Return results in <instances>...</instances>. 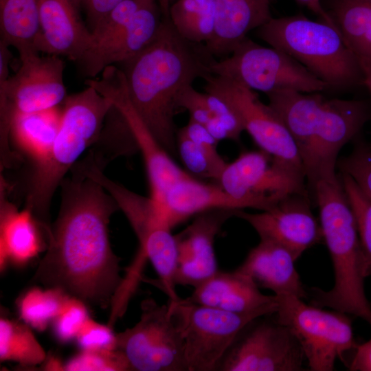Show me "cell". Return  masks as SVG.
<instances>
[{"label": "cell", "mask_w": 371, "mask_h": 371, "mask_svg": "<svg viewBox=\"0 0 371 371\" xmlns=\"http://www.w3.org/2000/svg\"><path fill=\"white\" fill-rule=\"evenodd\" d=\"M60 209L46 234L45 253L32 279L45 288L110 307L123 278L109 239L113 196L78 161L62 181Z\"/></svg>", "instance_id": "obj_1"}, {"label": "cell", "mask_w": 371, "mask_h": 371, "mask_svg": "<svg viewBox=\"0 0 371 371\" xmlns=\"http://www.w3.org/2000/svg\"><path fill=\"white\" fill-rule=\"evenodd\" d=\"M216 60L205 43L183 37L164 15L152 42L138 54L118 65L129 101L155 139L178 157L175 118L179 100L198 78L212 75Z\"/></svg>", "instance_id": "obj_2"}, {"label": "cell", "mask_w": 371, "mask_h": 371, "mask_svg": "<svg viewBox=\"0 0 371 371\" xmlns=\"http://www.w3.org/2000/svg\"><path fill=\"white\" fill-rule=\"evenodd\" d=\"M267 95L295 141L311 190L318 179L337 174L339 153L357 137L371 114L370 105L361 100L292 90Z\"/></svg>", "instance_id": "obj_3"}, {"label": "cell", "mask_w": 371, "mask_h": 371, "mask_svg": "<svg viewBox=\"0 0 371 371\" xmlns=\"http://www.w3.org/2000/svg\"><path fill=\"white\" fill-rule=\"evenodd\" d=\"M312 190L335 277L330 290L312 289V304L353 315L371 325V306L364 289L362 249L340 175L319 179Z\"/></svg>", "instance_id": "obj_4"}, {"label": "cell", "mask_w": 371, "mask_h": 371, "mask_svg": "<svg viewBox=\"0 0 371 371\" xmlns=\"http://www.w3.org/2000/svg\"><path fill=\"white\" fill-rule=\"evenodd\" d=\"M112 105L89 85L65 100L54 144L45 157L32 164L25 191V208L43 227L51 225L49 210L56 189L81 155L98 141Z\"/></svg>", "instance_id": "obj_5"}, {"label": "cell", "mask_w": 371, "mask_h": 371, "mask_svg": "<svg viewBox=\"0 0 371 371\" xmlns=\"http://www.w3.org/2000/svg\"><path fill=\"white\" fill-rule=\"evenodd\" d=\"M256 30L259 38L298 61L329 89L363 85L360 60L335 27L299 14L272 18Z\"/></svg>", "instance_id": "obj_6"}, {"label": "cell", "mask_w": 371, "mask_h": 371, "mask_svg": "<svg viewBox=\"0 0 371 371\" xmlns=\"http://www.w3.org/2000/svg\"><path fill=\"white\" fill-rule=\"evenodd\" d=\"M275 297L276 319L294 335L310 370H333L337 360L358 345L347 314L307 304L294 295Z\"/></svg>", "instance_id": "obj_7"}, {"label": "cell", "mask_w": 371, "mask_h": 371, "mask_svg": "<svg viewBox=\"0 0 371 371\" xmlns=\"http://www.w3.org/2000/svg\"><path fill=\"white\" fill-rule=\"evenodd\" d=\"M40 54L19 56L20 66L9 76V47L0 44V123L11 125L16 115L54 109L66 99L63 59Z\"/></svg>", "instance_id": "obj_8"}, {"label": "cell", "mask_w": 371, "mask_h": 371, "mask_svg": "<svg viewBox=\"0 0 371 371\" xmlns=\"http://www.w3.org/2000/svg\"><path fill=\"white\" fill-rule=\"evenodd\" d=\"M212 73L266 95L284 90L314 93L329 89L325 82L286 53L260 45L248 37L230 54L216 60Z\"/></svg>", "instance_id": "obj_9"}, {"label": "cell", "mask_w": 371, "mask_h": 371, "mask_svg": "<svg viewBox=\"0 0 371 371\" xmlns=\"http://www.w3.org/2000/svg\"><path fill=\"white\" fill-rule=\"evenodd\" d=\"M182 333L187 371H216L239 333L260 312L238 313L181 298L168 303Z\"/></svg>", "instance_id": "obj_10"}, {"label": "cell", "mask_w": 371, "mask_h": 371, "mask_svg": "<svg viewBox=\"0 0 371 371\" xmlns=\"http://www.w3.org/2000/svg\"><path fill=\"white\" fill-rule=\"evenodd\" d=\"M116 349L131 370L187 371L181 330L168 305L153 298L141 303L139 321L116 334Z\"/></svg>", "instance_id": "obj_11"}, {"label": "cell", "mask_w": 371, "mask_h": 371, "mask_svg": "<svg viewBox=\"0 0 371 371\" xmlns=\"http://www.w3.org/2000/svg\"><path fill=\"white\" fill-rule=\"evenodd\" d=\"M305 174L259 150L227 163L218 184L246 208L267 210L293 194H307Z\"/></svg>", "instance_id": "obj_12"}, {"label": "cell", "mask_w": 371, "mask_h": 371, "mask_svg": "<svg viewBox=\"0 0 371 371\" xmlns=\"http://www.w3.org/2000/svg\"><path fill=\"white\" fill-rule=\"evenodd\" d=\"M204 80V91L220 96L232 106L244 130L260 150L304 172L297 146L286 126L269 104L260 101L255 91L223 76L212 74Z\"/></svg>", "instance_id": "obj_13"}, {"label": "cell", "mask_w": 371, "mask_h": 371, "mask_svg": "<svg viewBox=\"0 0 371 371\" xmlns=\"http://www.w3.org/2000/svg\"><path fill=\"white\" fill-rule=\"evenodd\" d=\"M254 319L239 333L216 371L304 370V354L289 328L276 319Z\"/></svg>", "instance_id": "obj_14"}, {"label": "cell", "mask_w": 371, "mask_h": 371, "mask_svg": "<svg viewBox=\"0 0 371 371\" xmlns=\"http://www.w3.org/2000/svg\"><path fill=\"white\" fill-rule=\"evenodd\" d=\"M163 16L160 5L153 0L125 24L91 33L87 49L76 62L81 74L95 78L107 67L120 65L138 54L156 36Z\"/></svg>", "instance_id": "obj_15"}, {"label": "cell", "mask_w": 371, "mask_h": 371, "mask_svg": "<svg viewBox=\"0 0 371 371\" xmlns=\"http://www.w3.org/2000/svg\"><path fill=\"white\" fill-rule=\"evenodd\" d=\"M235 216L247 222L260 240L284 247L296 260L323 239L320 223L311 210L308 194H290L258 213L237 210Z\"/></svg>", "instance_id": "obj_16"}, {"label": "cell", "mask_w": 371, "mask_h": 371, "mask_svg": "<svg viewBox=\"0 0 371 371\" xmlns=\"http://www.w3.org/2000/svg\"><path fill=\"white\" fill-rule=\"evenodd\" d=\"M236 211L215 209L201 212L175 235L178 254L177 285L195 288L218 271L214 247L215 238Z\"/></svg>", "instance_id": "obj_17"}, {"label": "cell", "mask_w": 371, "mask_h": 371, "mask_svg": "<svg viewBox=\"0 0 371 371\" xmlns=\"http://www.w3.org/2000/svg\"><path fill=\"white\" fill-rule=\"evenodd\" d=\"M82 13L80 0H39L37 51L78 62L91 39Z\"/></svg>", "instance_id": "obj_18"}, {"label": "cell", "mask_w": 371, "mask_h": 371, "mask_svg": "<svg viewBox=\"0 0 371 371\" xmlns=\"http://www.w3.org/2000/svg\"><path fill=\"white\" fill-rule=\"evenodd\" d=\"M188 301L229 312H260L265 315L277 311L275 295L263 294L256 284L238 269L218 271L209 279L194 288Z\"/></svg>", "instance_id": "obj_19"}, {"label": "cell", "mask_w": 371, "mask_h": 371, "mask_svg": "<svg viewBox=\"0 0 371 371\" xmlns=\"http://www.w3.org/2000/svg\"><path fill=\"white\" fill-rule=\"evenodd\" d=\"M8 183L0 175V269L24 265L46 248V231L32 213L8 201Z\"/></svg>", "instance_id": "obj_20"}, {"label": "cell", "mask_w": 371, "mask_h": 371, "mask_svg": "<svg viewBox=\"0 0 371 371\" xmlns=\"http://www.w3.org/2000/svg\"><path fill=\"white\" fill-rule=\"evenodd\" d=\"M296 260L284 247L260 239L237 269L250 277L259 288L269 289L275 295L304 299L307 293L295 268Z\"/></svg>", "instance_id": "obj_21"}, {"label": "cell", "mask_w": 371, "mask_h": 371, "mask_svg": "<svg viewBox=\"0 0 371 371\" xmlns=\"http://www.w3.org/2000/svg\"><path fill=\"white\" fill-rule=\"evenodd\" d=\"M215 25L205 44L214 57L227 56L247 36L273 17L272 0H214Z\"/></svg>", "instance_id": "obj_22"}, {"label": "cell", "mask_w": 371, "mask_h": 371, "mask_svg": "<svg viewBox=\"0 0 371 371\" xmlns=\"http://www.w3.org/2000/svg\"><path fill=\"white\" fill-rule=\"evenodd\" d=\"M162 221L172 229L188 218L215 209L245 210L239 200L217 183H209L190 175L176 184L157 207Z\"/></svg>", "instance_id": "obj_23"}, {"label": "cell", "mask_w": 371, "mask_h": 371, "mask_svg": "<svg viewBox=\"0 0 371 371\" xmlns=\"http://www.w3.org/2000/svg\"><path fill=\"white\" fill-rule=\"evenodd\" d=\"M62 116L59 106L13 117L10 139L32 163L36 162L50 150L58 132Z\"/></svg>", "instance_id": "obj_24"}, {"label": "cell", "mask_w": 371, "mask_h": 371, "mask_svg": "<svg viewBox=\"0 0 371 371\" xmlns=\"http://www.w3.org/2000/svg\"><path fill=\"white\" fill-rule=\"evenodd\" d=\"M171 229L164 224L154 227L139 244L133 261L144 266L146 260H150L159 277L157 286L168 296V303L175 304L181 297L175 288L178 254L175 235L172 234Z\"/></svg>", "instance_id": "obj_25"}, {"label": "cell", "mask_w": 371, "mask_h": 371, "mask_svg": "<svg viewBox=\"0 0 371 371\" xmlns=\"http://www.w3.org/2000/svg\"><path fill=\"white\" fill-rule=\"evenodd\" d=\"M326 12L349 49L371 64V0H330Z\"/></svg>", "instance_id": "obj_26"}, {"label": "cell", "mask_w": 371, "mask_h": 371, "mask_svg": "<svg viewBox=\"0 0 371 371\" xmlns=\"http://www.w3.org/2000/svg\"><path fill=\"white\" fill-rule=\"evenodd\" d=\"M39 30V0H0V41L19 56L38 52Z\"/></svg>", "instance_id": "obj_27"}, {"label": "cell", "mask_w": 371, "mask_h": 371, "mask_svg": "<svg viewBox=\"0 0 371 371\" xmlns=\"http://www.w3.org/2000/svg\"><path fill=\"white\" fill-rule=\"evenodd\" d=\"M47 357L29 325L1 317V361H14L22 366L34 367L43 363Z\"/></svg>", "instance_id": "obj_28"}, {"label": "cell", "mask_w": 371, "mask_h": 371, "mask_svg": "<svg viewBox=\"0 0 371 371\" xmlns=\"http://www.w3.org/2000/svg\"><path fill=\"white\" fill-rule=\"evenodd\" d=\"M169 19L185 38L206 43L215 25L214 0H176L169 8Z\"/></svg>", "instance_id": "obj_29"}, {"label": "cell", "mask_w": 371, "mask_h": 371, "mask_svg": "<svg viewBox=\"0 0 371 371\" xmlns=\"http://www.w3.org/2000/svg\"><path fill=\"white\" fill-rule=\"evenodd\" d=\"M69 297L58 289L32 287L25 291L16 302L19 317L31 328L43 331Z\"/></svg>", "instance_id": "obj_30"}, {"label": "cell", "mask_w": 371, "mask_h": 371, "mask_svg": "<svg viewBox=\"0 0 371 371\" xmlns=\"http://www.w3.org/2000/svg\"><path fill=\"white\" fill-rule=\"evenodd\" d=\"M339 175L355 219L363 254V273L367 278L371 275V200L349 175Z\"/></svg>", "instance_id": "obj_31"}, {"label": "cell", "mask_w": 371, "mask_h": 371, "mask_svg": "<svg viewBox=\"0 0 371 371\" xmlns=\"http://www.w3.org/2000/svg\"><path fill=\"white\" fill-rule=\"evenodd\" d=\"M177 150L178 157L191 175L212 179L218 183L227 163H220L212 159L181 128L177 131Z\"/></svg>", "instance_id": "obj_32"}, {"label": "cell", "mask_w": 371, "mask_h": 371, "mask_svg": "<svg viewBox=\"0 0 371 371\" xmlns=\"http://www.w3.org/2000/svg\"><path fill=\"white\" fill-rule=\"evenodd\" d=\"M67 371H128L130 365L117 349L82 350L64 365Z\"/></svg>", "instance_id": "obj_33"}, {"label": "cell", "mask_w": 371, "mask_h": 371, "mask_svg": "<svg viewBox=\"0 0 371 371\" xmlns=\"http://www.w3.org/2000/svg\"><path fill=\"white\" fill-rule=\"evenodd\" d=\"M351 153L338 159L340 172L349 175L371 200V146L361 139L354 140Z\"/></svg>", "instance_id": "obj_34"}, {"label": "cell", "mask_w": 371, "mask_h": 371, "mask_svg": "<svg viewBox=\"0 0 371 371\" xmlns=\"http://www.w3.org/2000/svg\"><path fill=\"white\" fill-rule=\"evenodd\" d=\"M89 317L85 303L76 297H69L51 323L57 340L67 343L76 339L79 330Z\"/></svg>", "instance_id": "obj_35"}, {"label": "cell", "mask_w": 371, "mask_h": 371, "mask_svg": "<svg viewBox=\"0 0 371 371\" xmlns=\"http://www.w3.org/2000/svg\"><path fill=\"white\" fill-rule=\"evenodd\" d=\"M108 324H101L89 317L80 330L76 340L81 350L116 349V334Z\"/></svg>", "instance_id": "obj_36"}, {"label": "cell", "mask_w": 371, "mask_h": 371, "mask_svg": "<svg viewBox=\"0 0 371 371\" xmlns=\"http://www.w3.org/2000/svg\"><path fill=\"white\" fill-rule=\"evenodd\" d=\"M207 106L212 115L227 129L230 139L238 141L245 131L241 120L232 106L220 96L204 92Z\"/></svg>", "instance_id": "obj_37"}, {"label": "cell", "mask_w": 371, "mask_h": 371, "mask_svg": "<svg viewBox=\"0 0 371 371\" xmlns=\"http://www.w3.org/2000/svg\"><path fill=\"white\" fill-rule=\"evenodd\" d=\"M179 106L181 111H188L190 119L204 126L214 117L207 106L205 93L199 92L193 86L182 94Z\"/></svg>", "instance_id": "obj_38"}, {"label": "cell", "mask_w": 371, "mask_h": 371, "mask_svg": "<svg viewBox=\"0 0 371 371\" xmlns=\"http://www.w3.org/2000/svg\"><path fill=\"white\" fill-rule=\"evenodd\" d=\"M181 129L212 159L217 162L226 163L218 152V142L210 133L204 125L190 118L188 124Z\"/></svg>", "instance_id": "obj_39"}, {"label": "cell", "mask_w": 371, "mask_h": 371, "mask_svg": "<svg viewBox=\"0 0 371 371\" xmlns=\"http://www.w3.org/2000/svg\"><path fill=\"white\" fill-rule=\"evenodd\" d=\"M122 1L124 0H80L91 32L111 10Z\"/></svg>", "instance_id": "obj_40"}, {"label": "cell", "mask_w": 371, "mask_h": 371, "mask_svg": "<svg viewBox=\"0 0 371 371\" xmlns=\"http://www.w3.org/2000/svg\"><path fill=\"white\" fill-rule=\"evenodd\" d=\"M348 368L351 371H371V339L355 348Z\"/></svg>", "instance_id": "obj_41"}, {"label": "cell", "mask_w": 371, "mask_h": 371, "mask_svg": "<svg viewBox=\"0 0 371 371\" xmlns=\"http://www.w3.org/2000/svg\"><path fill=\"white\" fill-rule=\"evenodd\" d=\"M297 3L306 7L315 14L319 16V20L336 27L330 16L322 5V0H295ZM337 28V27H336Z\"/></svg>", "instance_id": "obj_42"}, {"label": "cell", "mask_w": 371, "mask_h": 371, "mask_svg": "<svg viewBox=\"0 0 371 371\" xmlns=\"http://www.w3.org/2000/svg\"><path fill=\"white\" fill-rule=\"evenodd\" d=\"M205 126L218 142L223 139H230L227 129L216 117H213Z\"/></svg>", "instance_id": "obj_43"}, {"label": "cell", "mask_w": 371, "mask_h": 371, "mask_svg": "<svg viewBox=\"0 0 371 371\" xmlns=\"http://www.w3.org/2000/svg\"><path fill=\"white\" fill-rule=\"evenodd\" d=\"M43 363L45 364L44 368L45 370H64L65 363H61L56 357H47Z\"/></svg>", "instance_id": "obj_44"}, {"label": "cell", "mask_w": 371, "mask_h": 371, "mask_svg": "<svg viewBox=\"0 0 371 371\" xmlns=\"http://www.w3.org/2000/svg\"><path fill=\"white\" fill-rule=\"evenodd\" d=\"M360 63L363 71V85L371 95V64L364 60H360Z\"/></svg>", "instance_id": "obj_45"}, {"label": "cell", "mask_w": 371, "mask_h": 371, "mask_svg": "<svg viewBox=\"0 0 371 371\" xmlns=\"http://www.w3.org/2000/svg\"><path fill=\"white\" fill-rule=\"evenodd\" d=\"M172 0H159V5L161 8L164 15H168L169 12V8L170 6V3Z\"/></svg>", "instance_id": "obj_46"}]
</instances>
